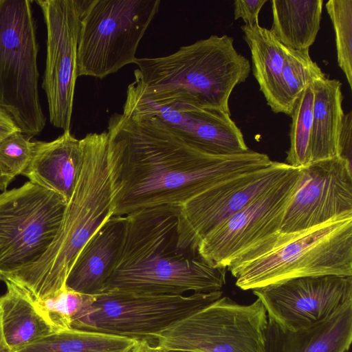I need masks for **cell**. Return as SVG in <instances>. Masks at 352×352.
Wrapping results in <instances>:
<instances>
[{"instance_id":"30bf717a","label":"cell","mask_w":352,"mask_h":352,"mask_svg":"<svg viewBox=\"0 0 352 352\" xmlns=\"http://www.w3.org/2000/svg\"><path fill=\"white\" fill-rule=\"evenodd\" d=\"M66 205L61 196L30 181L0 193V280L44 255Z\"/></svg>"},{"instance_id":"2e32d148","label":"cell","mask_w":352,"mask_h":352,"mask_svg":"<svg viewBox=\"0 0 352 352\" xmlns=\"http://www.w3.org/2000/svg\"><path fill=\"white\" fill-rule=\"evenodd\" d=\"M122 113L155 117L197 147L211 154L229 155L250 150L230 114L221 111L182 103L159 104L126 94Z\"/></svg>"},{"instance_id":"277c9868","label":"cell","mask_w":352,"mask_h":352,"mask_svg":"<svg viewBox=\"0 0 352 352\" xmlns=\"http://www.w3.org/2000/svg\"><path fill=\"white\" fill-rule=\"evenodd\" d=\"M126 93L159 104L182 103L230 114L234 88L248 78L250 61L228 35H211L162 57L136 58Z\"/></svg>"},{"instance_id":"836d02e7","label":"cell","mask_w":352,"mask_h":352,"mask_svg":"<svg viewBox=\"0 0 352 352\" xmlns=\"http://www.w3.org/2000/svg\"><path fill=\"white\" fill-rule=\"evenodd\" d=\"M0 352H14L7 344L0 321Z\"/></svg>"},{"instance_id":"f1b7e54d","label":"cell","mask_w":352,"mask_h":352,"mask_svg":"<svg viewBox=\"0 0 352 352\" xmlns=\"http://www.w3.org/2000/svg\"><path fill=\"white\" fill-rule=\"evenodd\" d=\"M21 131H16L0 142V171L11 181L29 164L34 142Z\"/></svg>"},{"instance_id":"d4e9b609","label":"cell","mask_w":352,"mask_h":352,"mask_svg":"<svg viewBox=\"0 0 352 352\" xmlns=\"http://www.w3.org/2000/svg\"><path fill=\"white\" fill-rule=\"evenodd\" d=\"M313 104L314 91L311 85L296 102L290 115L289 146L285 163L294 168H304L310 164Z\"/></svg>"},{"instance_id":"e575fe53","label":"cell","mask_w":352,"mask_h":352,"mask_svg":"<svg viewBox=\"0 0 352 352\" xmlns=\"http://www.w3.org/2000/svg\"><path fill=\"white\" fill-rule=\"evenodd\" d=\"M11 182L10 179L3 175L0 171V190H6Z\"/></svg>"},{"instance_id":"4fadbf2b","label":"cell","mask_w":352,"mask_h":352,"mask_svg":"<svg viewBox=\"0 0 352 352\" xmlns=\"http://www.w3.org/2000/svg\"><path fill=\"white\" fill-rule=\"evenodd\" d=\"M292 168L273 161L265 168L226 179L182 205L177 217L180 248L198 252L206 235L268 191Z\"/></svg>"},{"instance_id":"7402d4cb","label":"cell","mask_w":352,"mask_h":352,"mask_svg":"<svg viewBox=\"0 0 352 352\" xmlns=\"http://www.w3.org/2000/svg\"><path fill=\"white\" fill-rule=\"evenodd\" d=\"M5 283L7 291L0 296V321L6 341L14 352L56 332L27 294Z\"/></svg>"},{"instance_id":"d6986e66","label":"cell","mask_w":352,"mask_h":352,"mask_svg":"<svg viewBox=\"0 0 352 352\" xmlns=\"http://www.w3.org/2000/svg\"><path fill=\"white\" fill-rule=\"evenodd\" d=\"M267 319L266 352H347L351 344L352 300L320 322L296 332Z\"/></svg>"},{"instance_id":"8fae6325","label":"cell","mask_w":352,"mask_h":352,"mask_svg":"<svg viewBox=\"0 0 352 352\" xmlns=\"http://www.w3.org/2000/svg\"><path fill=\"white\" fill-rule=\"evenodd\" d=\"M91 0H37L47 29V56L42 87L51 124L70 130L82 16Z\"/></svg>"},{"instance_id":"ffe728a7","label":"cell","mask_w":352,"mask_h":352,"mask_svg":"<svg viewBox=\"0 0 352 352\" xmlns=\"http://www.w3.org/2000/svg\"><path fill=\"white\" fill-rule=\"evenodd\" d=\"M241 29L251 52L253 74L267 104L273 112L289 116L282 77L285 47L259 24H244Z\"/></svg>"},{"instance_id":"f546056e","label":"cell","mask_w":352,"mask_h":352,"mask_svg":"<svg viewBox=\"0 0 352 352\" xmlns=\"http://www.w3.org/2000/svg\"><path fill=\"white\" fill-rule=\"evenodd\" d=\"M267 0H236L234 1V19H242L245 25L258 23V14Z\"/></svg>"},{"instance_id":"9a60e30c","label":"cell","mask_w":352,"mask_h":352,"mask_svg":"<svg viewBox=\"0 0 352 352\" xmlns=\"http://www.w3.org/2000/svg\"><path fill=\"white\" fill-rule=\"evenodd\" d=\"M351 162L336 157L302 168L300 184L290 200L280 232L293 233L352 213Z\"/></svg>"},{"instance_id":"484cf974","label":"cell","mask_w":352,"mask_h":352,"mask_svg":"<svg viewBox=\"0 0 352 352\" xmlns=\"http://www.w3.org/2000/svg\"><path fill=\"white\" fill-rule=\"evenodd\" d=\"M324 76L321 68L311 59L309 50H296L285 47L282 77L285 100L289 116L296 102L305 89L315 80Z\"/></svg>"},{"instance_id":"8992f818","label":"cell","mask_w":352,"mask_h":352,"mask_svg":"<svg viewBox=\"0 0 352 352\" xmlns=\"http://www.w3.org/2000/svg\"><path fill=\"white\" fill-rule=\"evenodd\" d=\"M32 1L0 0V106L32 138L46 123L38 94V45Z\"/></svg>"},{"instance_id":"4316f807","label":"cell","mask_w":352,"mask_h":352,"mask_svg":"<svg viewBox=\"0 0 352 352\" xmlns=\"http://www.w3.org/2000/svg\"><path fill=\"white\" fill-rule=\"evenodd\" d=\"M325 7L336 36L338 63L352 88V0H329Z\"/></svg>"},{"instance_id":"44dd1931","label":"cell","mask_w":352,"mask_h":352,"mask_svg":"<svg viewBox=\"0 0 352 352\" xmlns=\"http://www.w3.org/2000/svg\"><path fill=\"white\" fill-rule=\"evenodd\" d=\"M312 88L310 164L338 157V139L344 116L342 83L338 80L324 76L315 80Z\"/></svg>"},{"instance_id":"83f0119b","label":"cell","mask_w":352,"mask_h":352,"mask_svg":"<svg viewBox=\"0 0 352 352\" xmlns=\"http://www.w3.org/2000/svg\"><path fill=\"white\" fill-rule=\"evenodd\" d=\"M85 296L66 289L35 303L55 331L58 332L71 329L72 319L82 307Z\"/></svg>"},{"instance_id":"ac0fdd59","label":"cell","mask_w":352,"mask_h":352,"mask_svg":"<svg viewBox=\"0 0 352 352\" xmlns=\"http://www.w3.org/2000/svg\"><path fill=\"white\" fill-rule=\"evenodd\" d=\"M84 155L82 139L70 130L51 142H34L31 160L21 175L69 201L78 182Z\"/></svg>"},{"instance_id":"7c38bea8","label":"cell","mask_w":352,"mask_h":352,"mask_svg":"<svg viewBox=\"0 0 352 352\" xmlns=\"http://www.w3.org/2000/svg\"><path fill=\"white\" fill-rule=\"evenodd\" d=\"M302 168L292 167L275 186L206 235L198 252L226 268L263 241L280 232L286 208L301 180Z\"/></svg>"},{"instance_id":"1f68e13d","label":"cell","mask_w":352,"mask_h":352,"mask_svg":"<svg viewBox=\"0 0 352 352\" xmlns=\"http://www.w3.org/2000/svg\"><path fill=\"white\" fill-rule=\"evenodd\" d=\"M21 131L12 116L0 106V142L10 134Z\"/></svg>"},{"instance_id":"603a6c76","label":"cell","mask_w":352,"mask_h":352,"mask_svg":"<svg viewBox=\"0 0 352 352\" xmlns=\"http://www.w3.org/2000/svg\"><path fill=\"white\" fill-rule=\"evenodd\" d=\"M272 25L269 29L284 46L309 50L320 28L322 0H273Z\"/></svg>"},{"instance_id":"cb8c5ba5","label":"cell","mask_w":352,"mask_h":352,"mask_svg":"<svg viewBox=\"0 0 352 352\" xmlns=\"http://www.w3.org/2000/svg\"><path fill=\"white\" fill-rule=\"evenodd\" d=\"M138 342L104 333L70 329L53 333L16 352H128Z\"/></svg>"},{"instance_id":"6da1fadb","label":"cell","mask_w":352,"mask_h":352,"mask_svg":"<svg viewBox=\"0 0 352 352\" xmlns=\"http://www.w3.org/2000/svg\"><path fill=\"white\" fill-rule=\"evenodd\" d=\"M107 131L122 146L113 216L157 206L180 207L226 179L272 163L267 155L250 149L229 155L207 153L155 117L114 113Z\"/></svg>"},{"instance_id":"7a4b0ae2","label":"cell","mask_w":352,"mask_h":352,"mask_svg":"<svg viewBox=\"0 0 352 352\" xmlns=\"http://www.w3.org/2000/svg\"><path fill=\"white\" fill-rule=\"evenodd\" d=\"M82 139V169L52 244L34 264L4 279L35 302L66 289L68 274L92 236L114 215L122 146L111 132L89 133Z\"/></svg>"},{"instance_id":"3957f363","label":"cell","mask_w":352,"mask_h":352,"mask_svg":"<svg viewBox=\"0 0 352 352\" xmlns=\"http://www.w3.org/2000/svg\"><path fill=\"white\" fill-rule=\"evenodd\" d=\"M178 208L157 206L124 216L122 248L102 293L183 295L221 291L226 268L179 246Z\"/></svg>"},{"instance_id":"ba28073f","label":"cell","mask_w":352,"mask_h":352,"mask_svg":"<svg viewBox=\"0 0 352 352\" xmlns=\"http://www.w3.org/2000/svg\"><path fill=\"white\" fill-rule=\"evenodd\" d=\"M221 296V291L183 295L118 292L86 295L82 307L72 319L71 329L150 342L172 324Z\"/></svg>"},{"instance_id":"5b68a950","label":"cell","mask_w":352,"mask_h":352,"mask_svg":"<svg viewBox=\"0 0 352 352\" xmlns=\"http://www.w3.org/2000/svg\"><path fill=\"white\" fill-rule=\"evenodd\" d=\"M227 270L243 290L300 277L352 276V213L303 231L280 232L270 252Z\"/></svg>"},{"instance_id":"9c48e42d","label":"cell","mask_w":352,"mask_h":352,"mask_svg":"<svg viewBox=\"0 0 352 352\" xmlns=\"http://www.w3.org/2000/svg\"><path fill=\"white\" fill-rule=\"evenodd\" d=\"M267 323L258 298L241 305L221 296L160 333L153 344L162 352H266Z\"/></svg>"},{"instance_id":"d6a6232c","label":"cell","mask_w":352,"mask_h":352,"mask_svg":"<svg viewBox=\"0 0 352 352\" xmlns=\"http://www.w3.org/2000/svg\"><path fill=\"white\" fill-rule=\"evenodd\" d=\"M128 352H162L156 349L155 345L147 340L139 341Z\"/></svg>"},{"instance_id":"5bb4252c","label":"cell","mask_w":352,"mask_h":352,"mask_svg":"<svg viewBox=\"0 0 352 352\" xmlns=\"http://www.w3.org/2000/svg\"><path fill=\"white\" fill-rule=\"evenodd\" d=\"M267 318L283 329H307L352 300V276L296 278L252 289Z\"/></svg>"},{"instance_id":"d590c367","label":"cell","mask_w":352,"mask_h":352,"mask_svg":"<svg viewBox=\"0 0 352 352\" xmlns=\"http://www.w3.org/2000/svg\"><path fill=\"white\" fill-rule=\"evenodd\" d=\"M168 352H194V351H172Z\"/></svg>"},{"instance_id":"e0dca14e","label":"cell","mask_w":352,"mask_h":352,"mask_svg":"<svg viewBox=\"0 0 352 352\" xmlns=\"http://www.w3.org/2000/svg\"><path fill=\"white\" fill-rule=\"evenodd\" d=\"M126 223V217L113 216L92 236L68 274L67 289L87 296L103 292L122 248Z\"/></svg>"},{"instance_id":"4dcf8cb0","label":"cell","mask_w":352,"mask_h":352,"mask_svg":"<svg viewBox=\"0 0 352 352\" xmlns=\"http://www.w3.org/2000/svg\"><path fill=\"white\" fill-rule=\"evenodd\" d=\"M352 113L344 114L338 139V157L351 162Z\"/></svg>"},{"instance_id":"52a82bcc","label":"cell","mask_w":352,"mask_h":352,"mask_svg":"<svg viewBox=\"0 0 352 352\" xmlns=\"http://www.w3.org/2000/svg\"><path fill=\"white\" fill-rule=\"evenodd\" d=\"M160 0H91L81 21L77 76L102 79L134 63Z\"/></svg>"}]
</instances>
